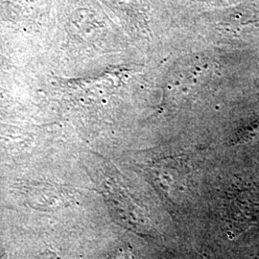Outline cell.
I'll list each match as a JSON object with an SVG mask.
<instances>
[{"instance_id":"obj_1","label":"cell","mask_w":259,"mask_h":259,"mask_svg":"<svg viewBox=\"0 0 259 259\" xmlns=\"http://www.w3.org/2000/svg\"><path fill=\"white\" fill-rule=\"evenodd\" d=\"M207 65H187L180 67L176 74L173 75L171 81L169 82V93L172 95H181V93H186L189 90L199 83L198 77H203L204 70Z\"/></svg>"},{"instance_id":"obj_2","label":"cell","mask_w":259,"mask_h":259,"mask_svg":"<svg viewBox=\"0 0 259 259\" xmlns=\"http://www.w3.org/2000/svg\"><path fill=\"white\" fill-rule=\"evenodd\" d=\"M107 259H135V257L132 250L129 249H122Z\"/></svg>"}]
</instances>
